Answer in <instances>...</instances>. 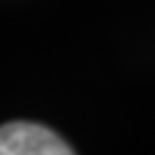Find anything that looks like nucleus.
Wrapping results in <instances>:
<instances>
[{
	"instance_id": "f257e3e1",
	"label": "nucleus",
	"mask_w": 155,
	"mask_h": 155,
	"mask_svg": "<svg viewBox=\"0 0 155 155\" xmlns=\"http://www.w3.org/2000/svg\"><path fill=\"white\" fill-rule=\"evenodd\" d=\"M0 155H74L53 130L28 120L0 125Z\"/></svg>"
}]
</instances>
